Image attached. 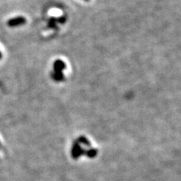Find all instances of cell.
<instances>
[{
	"mask_svg": "<svg viewBox=\"0 0 181 181\" xmlns=\"http://www.w3.org/2000/svg\"><path fill=\"white\" fill-rule=\"evenodd\" d=\"M24 23H25V18H23V17H16V18L10 19L9 21L8 22V25L9 26H12V27H14V26L23 25Z\"/></svg>",
	"mask_w": 181,
	"mask_h": 181,
	"instance_id": "cell-1",
	"label": "cell"
},
{
	"mask_svg": "<svg viewBox=\"0 0 181 181\" xmlns=\"http://www.w3.org/2000/svg\"><path fill=\"white\" fill-rule=\"evenodd\" d=\"M0 58H1V53H0Z\"/></svg>",
	"mask_w": 181,
	"mask_h": 181,
	"instance_id": "cell-2",
	"label": "cell"
}]
</instances>
